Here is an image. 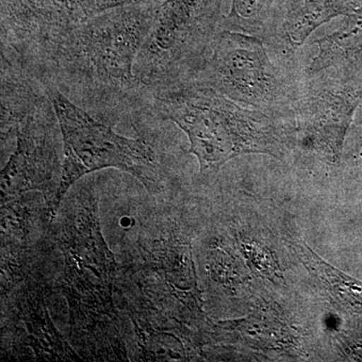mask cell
Instances as JSON below:
<instances>
[{"mask_svg":"<svg viewBox=\"0 0 362 362\" xmlns=\"http://www.w3.org/2000/svg\"><path fill=\"white\" fill-rule=\"evenodd\" d=\"M273 59L256 35L221 30L192 80L214 88L242 106L294 118L300 83Z\"/></svg>","mask_w":362,"mask_h":362,"instance_id":"cell-5","label":"cell"},{"mask_svg":"<svg viewBox=\"0 0 362 362\" xmlns=\"http://www.w3.org/2000/svg\"><path fill=\"white\" fill-rule=\"evenodd\" d=\"M278 0H232L225 14L223 28L233 32L256 35L261 39L265 33Z\"/></svg>","mask_w":362,"mask_h":362,"instance_id":"cell-14","label":"cell"},{"mask_svg":"<svg viewBox=\"0 0 362 362\" xmlns=\"http://www.w3.org/2000/svg\"><path fill=\"white\" fill-rule=\"evenodd\" d=\"M142 0H2V23L23 45L51 47L66 33L117 7Z\"/></svg>","mask_w":362,"mask_h":362,"instance_id":"cell-8","label":"cell"},{"mask_svg":"<svg viewBox=\"0 0 362 362\" xmlns=\"http://www.w3.org/2000/svg\"><path fill=\"white\" fill-rule=\"evenodd\" d=\"M158 6L130 4L111 9L78 26L51 47L68 73L111 88L129 87L143 42Z\"/></svg>","mask_w":362,"mask_h":362,"instance_id":"cell-3","label":"cell"},{"mask_svg":"<svg viewBox=\"0 0 362 362\" xmlns=\"http://www.w3.org/2000/svg\"><path fill=\"white\" fill-rule=\"evenodd\" d=\"M223 0H165L143 42L136 80L164 88L192 80L223 28Z\"/></svg>","mask_w":362,"mask_h":362,"instance_id":"cell-4","label":"cell"},{"mask_svg":"<svg viewBox=\"0 0 362 362\" xmlns=\"http://www.w3.org/2000/svg\"><path fill=\"white\" fill-rule=\"evenodd\" d=\"M298 256L302 263L310 270L327 288L333 299L346 310L362 312V284L325 263L310 250V247L297 246Z\"/></svg>","mask_w":362,"mask_h":362,"instance_id":"cell-13","label":"cell"},{"mask_svg":"<svg viewBox=\"0 0 362 362\" xmlns=\"http://www.w3.org/2000/svg\"><path fill=\"white\" fill-rule=\"evenodd\" d=\"M362 102V73L324 71L300 83L294 106L296 142L338 163Z\"/></svg>","mask_w":362,"mask_h":362,"instance_id":"cell-7","label":"cell"},{"mask_svg":"<svg viewBox=\"0 0 362 362\" xmlns=\"http://www.w3.org/2000/svg\"><path fill=\"white\" fill-rule=\"evenodd\" d=\"M350 130H354L356 134L357 153L362 157V102L359 108L357 109L356 117H354V123H352Z\"/></svg>","mask_w":362,"mask_h":362,"instance_id":"cell-15","label":"cell"},{"mask_svg":"<svg viewBox=\"0 0 362 362\" xmlns=\"http://www.w3.org/2000/svg\"><path fill=\"white\" fill-rule=\"evenodd\" d=\"M361 6L362 0H278L261 39L287 66L319 26Z\"/></svg>","mask_w":362,"mask_h":362,"instance_id":"cell-9","label":"cell"},{"mask_svg":"<svg viewBox=\"0 0 362 362\" xmlns=\"http://www.w3.org/2000/svg\"><path fill=\"white\" fill-rule=\"evenodd\" d=\"M18 310L28 331V344L37 361H78L73 349L59 335L49 318L42 291L30 289L18 301Z\"/></svg>","mask_w":362,"mask_h":362,"instance_id":"cell-12","label":"cell"},{"mask_svg":"<svg viewBox=\"0 0 362 362\" xmlns=\"http://www.w3.org/2000/svg\"><path fill=\"white\" fill-rule=\"evenodd\" d=\"M49 95L64 141L61 180L49 209L52 220L69 188L83 176L101 169H122L141 181L147 189L158 188L156 156L148 145L117 134L58 90H52Z\"/></svg>","mask_w":362,"mask_h":362,"instance_id":"cell-6","label":"cell"},{"mask_svg":"<svg viewBox=\"0 0 362 362\" xmlns=\"http://www.w3.org/2000/svg\"><path fill=\"white\" fill-rule=\"evenodd\" d=\"M157 99L161 115L187 134L202 175L244 154L283 159L296 143L294 118L242 106L195 80L169 86Z\"/></svg>","mask_w":362,"mask_h":362,"instance_id":"cell-1","label":"cell"},{"mask_svg":"<svg viewBox=\"0 0 362 362\" xmlns=\"http://www.w3.org/2000/svg\"><path fill=\"white\" fill-rule=\"evenodd\" d=\"M64 256L62 290L70 310L71 337L90 359L126 354L113 300L117 263L100 221L98 199L80 197L59 237Z\"/></svg>","mask_w":362,"mask_h":362,"instance_id":"cell-2","label":"cell"},{"mask_svg":"<svg viewBox=\"0 0 362 362\" xmlns=\"http://www.w3.org/2000/svg\"><path fill=\"white\" fill-rule=\"evenodd\" d=\"M42 137L37 131L35 115L26 117L18 128L16 151L2 170L1 204L16 201L30 190L44 189L51 178Z\"/></svg>","mask_w":362,"mask_h":362,"instance_id":"cell-10","label":"cell"},{"mask_svg":"<svg viewBox=\"0 0 362 362\" xmlns=\"http://www.w3.org/2000/svg\"><path fill=\"white\" fill-rule=\"evenodd\" d=\"M313 44L317 54L304 71V78H310L324 71L362 73V6L332 32L317 37Z\"/></svg>","mask_w":362,"mask_h":362,"instance_id":"cell-11","label":"cell"}]
</instances>
